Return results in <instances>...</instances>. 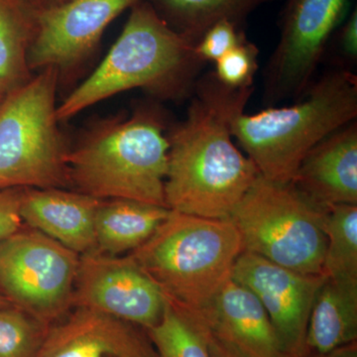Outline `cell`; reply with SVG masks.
<instances>
[{
    "instance_id": "obj_20",
    "label": "cell",
    "mask_w": 357,
    "mask_h": 357,
    "mask_svg": "<svg viewBox=\"0 0 357 357\" xmlns=\"http://www.w3.org/2000/svg\"><path fill=\"white\" fill-rule=\"evenodd\" d=\"M272 0H151L159 15L196 46L218 21L236 26L258 6Z\"/></svg>"
},
{
    "instance_id": "obj_4",
    "label": "cell",
    "mask_w": 357,
    "mask_h": 357,
    "mask_svg": "<svg viewBox=\"0 0 357 357\" xmlns=\"http://www.w3.org/2000/svg\"><path fill=\"white\" fill-rule=\"evenodd\" d=\"M243 251L230 220L171 211L142 245L128 255L158 286L173 306L203 319Z\"/></svg>"
},
{
    "instance_id": "obj_22",
    "label": "cell",
    "mask_w": 357,
    "mask_h": 357,
    "mask_svg": "<svg viewBox=\"0 0 357 357\" xmlns=\"http://www.w3.org/2000/svg\"><path fill=\"white\" fill-rule=\"evenodd\" d=\"M145 331L159 357H211L206 326L168 301L159 323Z\"/></svg>"
},
{
    "instance_id": "obj_9",
    "label": "cell",
    "mask_w": 357,
    "mask_h": 357,
    "mask_svg": "<svg viewBox=\"0 0 357 357\" xmlns=\"http://www.w3.org/2000/svg\"><path fill=\"white\" fill-rule=\"evenodd\" d=\"M347 6L349 0H287L278 44L265 70L267 102L299 98L307 91Z\"/></svg>"
},
{
    "instance_id": "obj_15",
    "label": "cell",
    "mask_w": 357,
    "mask_h": 357,
    "mask_svg": "<svg viewBox=\"0 0 357 357\" xmlns=\"http://www.w3.org/2000/svg\"><path fill=\"white\" fill-rule=\"evenodd\" d=\"M319 206L357 204V124L326 136L301 162L292 182Z\"/></svg>"
},
{
    "instance_id": "obj_10",
    "label": "cell",
    "mask_w": 357,
    "mask_h": 357,
    "mask_svg": "<svg viewBox=\"0 0 357 357\" xmlns=\"http://www.w3.org/2000/svg\"><path fill=\"white\" fill-rule=\"evenodd\" d=\"M166 303L158 286L128 255L96 249L79 255L72 309L102 312L148 330L159 323Z\"/></svg>"
},
{
    "instance_id": "obj_26",
    "label": "cell",
    "mask_w": 357,
    "mask_h": 357,
    "mask_svg": "<svg viewBox=\"0 0 357 357\" xmlns=\"http://www.w3.org/2000/svg\"><path fill=\"white\" fill-rule=\"evenodd\" d=\"M25 188L0 190V241L23 227L20 203Z\"/></svg>"
},
{
    "instance_id": "obj_32",
    "label": "cell",
    "mask_w": 357,
    "mask_h": 357,
    "mask_svg": "<svg viewBox=\"0 0 357 357\" xmlns=\"http://www.w3.org/2000/svg\"><path fill=\"white\" fill-rule=\"evenodd\" d=\"M6 93H3V91L0 89V105H1L2 100H4V98H6Z\"/></svg>"
},
{
    "instance_id": "obj_31",
    "label": "cell",
    "mask_w": 357,
    "mask_h": 357,
    "mask_svg": "<svg viewBox=\"0 0 357 357\" xmlns=\"http://www.w3.org/2000/svg\"><path fill=\"white\" fill-rule=\"evenodd\" d=\"M9 305H11L10 303H9L8 300H7L6 298L2 295V293L0 292V309H1V307L9 306Z\"/></svg>"
},
{
    "instance_id": "obj_17",
    "label": "cell",
    "mask_w": 357,
    "mask_h": 357,
    "mask_svg": "<svg viewBox=\"0 0 357 357\" xmlns=\"http://www.w3.org/2000/svg\"><path fill=\"white\" fill-rule=\"evenodd\" d=\"M357 342V280L326 277L307 323V354H326Z\"/></svg>"
},
{
    "instance_id": "obj_27",
    "label": "cell",
    "mask_w": 357,
    "mask_h": 357,
    "mask_svg": "<svg viewBox=\"0 0 357 357\" xmlns=\"http://www.w3.org/2000/svg\"><path fill=\"white\" fill-rule=\"evenodd\" d=\"M340 46L344 55L351 61L357 58V11L351 13L340 32Z\"/></svg>"
},
{
    "instance_id": "obj_19",
    "label": "cell",
    "mask_w": 357,
    "mask_h": 357,
    "mask_svg": "<svg viewBox=\"0 0 357 357\" xmlns=\"http://www.w3.org/2000/svg\"><path fill=\"white\" fill-rule=\"evenodd\" d=\"M35 30L31 6L23 0H0V89L6 95L33 77L28 53Z\"/></svg>"
},
{
    "instance_id": "obj_7",
    "label": "cell",
    "mask_w": 357,
    "mask_h": 357,
    "mask_svg": "<svg viewBox=\"0 0 357 357\" xmlns=\"http://www.w3.org/2000/svg\"><path fill=\"white\" fill-rule=\"evenodd\" d=\"M326 211L293 183L259 174L229 220L243 251L301 273L323 274Z\"/></svg>"
},
{
    "instance_id": "obj_14",
    "label": "cell",
    "mask_w": 357,
    "mask_h": 357,
    "mask_svg": "<svg viewBox=\"0 0 357 357\" xmlns=\"http://www.w3.org/2000/svg\"><path fill=\"white\" fill-rule=\"evenodd\" d=\"M201 323L213 340L238 357H287L260 301L232 278Z\"/></svg>"
},
{
    "instance_id": "obj_3",
    "label": "cell",
    "mask_w": 357,
    "mask_h": 357,
    "mask_svg": "<svg viewBox=\"0 0 357 357\" xmlns=\"http://www.w3.org/2000/svg\"><path fill=\"white\" fill-rule=\"evenodd\" d=\"M195 45L166 22L148 0L131 7L121 34L95 72L58 105L60 122L133 89L161 98L184 93L199 66Z\"/></svg>"
},
{
    "instance_id": "obj_12",
    "label": "cell",
    "mask_w": 357,
    "mask_h": 357,
    "mask_svg": "<svg viewBox=\"0 0 357 357\" xmlns=\"http://www.w3.org/2000/svg\"><path fill=\"white\" fill-rule=\"evenodd\" d=\"M231 278L260 301L286 356H306L310 314L325 275L301 273L243 251L234 264Z\"/></svg>"
},
{
    "instance_id": "obj_11",
    "label": "cell",
    "mask_w": 357,
    "mask_h": 357,
    "mask_svg": "<svg viewBox=\"0 0 357 357\" xmlns=\"http://www.w3.org/2000/svg\"><path fill=\"white\" fill-rule=\"evenodd\" d=\"M140 0H67L35 9L36 30L28 65L31 72L57 70L72 74L91 55L110 23Z\"/></svg>"
},
{
    "instance_id": "obj_16",
    "label": "cell",
    "mask_w": 357,
    "mask_h": 357,
    "mask_svg": "<svg viewBox=\"0 0 357 357\" xmlns=\"http://www.w3.org/2000/svg\"><path fill=\"white\" fill-rule=\"evenodd\" d=\"M102 199L61 188L23 190L20 217L77 255L96 250V213Z\"/></svg>"
},
{
    "instance_id": "obj_8",
    "label": "cell",
    "mask_w": 357,
    "mask_h": 357,
    "mask_svg": "<svg viewBox=\"0 0 357 357\" xmlns=\"http://www.w3.org/2000/svg\"><path fill=\"white\" fill-rule=\"evenodd\" d=\"M79 255L27 225L0 241V292L46 326L65 318Z\"/></svg>"
},
{
    "instance_id": "obj_28",
    "label": "cell",
    "mask_w": 357,
    "mask_h": 357,
    "mask_svg": "<svg viewBox=\"0 0 357 357\" xmlns=\"http://www.w3.org/2000/svg\"><path fill=\"white\" fill-rule=\"evenodd\" d=\"M303 357H357V342L338 347L326 354H307Z\"/></svg>"
},
{
    "instance_id": "obj_25",
    "label": "cell",
    "mask_w": 357,
    "mask_h": 357,
    "mask_svg": "<svg viewBox=\"0 0 357 357\" xmlns=\"http://www.w3.org/2000/svg\"><path fill=\"white\" fill-rule=\"evenodd\" d=\"M244 38L237 26L227 20L218 21L206 30L195 46V53L202 63L217 62Z\"/></svg>"
},
{
    "instance_id": "obj_6",
    "label": "cell",
    "mask_w": 357,
    "mask_h": 357,
    "mask_svg": "<svg viewBox=\"0 0 357 357\" xmlns=\"http://www.w3.org/2000/svg\"><path fill=\"white\" fill-rule=\"evenodd\" d=\"M60 77L45 68L0 105V190L70 187V144L57 115Z\"/></svg>"
},
{
    "instance_id": "obj_23",
    "label": "cell",
    "mask_w": 357,
    "mask_h": 357,
    "mask_svg": "<svg viewBox=\"0 0 357 357\" xmlns=\"http://www.w3.org/2000/svg\"><path fill=\"white\" fill-rule=\"evenodd\" d=\"M50 326L20 307L0 309V357H36Z\"/></svg>"
},
{
    "instance_id": "obj_5",
    "label": "cell",
    "mask_w": 357,
    "mask_h": 357,
    "mask_svg": "<svg viewBox=\"0 0 357 357\" xmlns=\"http://www.w3.org/2000/svg\"><path fill=\"white\" fill-rule=\"evenodd\" d=\"M298 102L241 114L231 132L262 177L291 183L307 152L357 116V79L335 68L310 84Z\"/></svg>"
},
{
    "instance_id": "obj_2",
    "label": "cell",
    "mask_w": 357,
    "mask_h": 357,
    "mask_svg": "<svg viewBox=\"0 0 357 357\" xmlns=\"http://www.w3.org/2000/svg\"><path fill=\"white\" fill-rule=\"evenodd\" d=\"M161 110L93 121L67 155L70 187L98 199H131L165 206L169 140Z\"/></svg>"
},
{
    "instance_id": "obj_29",
    "label": "cell",
    "mask_w": 357,
    "mask_h": 357,
    "mask_svg": "<svg viewBox=\"0 0 357 357\" xmlns=\"http://www.w3.org/2000/svg\"><path fill=\"white\" fill-rule=\"evenodd\" d=\"M208 351H210L211 357H238L236 354L227 351V349L218 344L217 340L208 335Z\"/></svg>"
},
{
    "instance_id": "obj_13",
    "label": "cell",
    "mask_w": 357,
    "mask_h": 357,
    "mask_svg": "<svg viewBox=\"0 0 357 357\" xmlns=\"http://www.w3.org/2000/svg\"><path fill=\"white\" fill-rule=\"evenodd\" d=\"M36 357L159 356L144 328L76 307L50 326Z\"/></svg>"
},
{
    "instance_id": "obj_1",
    "label": "cell",
    "mask_w": 357,
    "mask_h": 357,
    "mask_svg": "<svg viewBox=\"0 0 357 357\" xmlns=\"http://www.w3.org/2000/svg\"><path fill=\"white\" fill-rule=\"evenodd\" d=\"M251 95L252 86L229 88L213 72L197 84L187 116L167 133L169 210L229 220L259 176L252 160L232 139V121L243 114Z\"/></svg>"
},
{
    "instance_id": "obj_30",
    "label": "cell",
    "mask_w": 357,
    "mask_h": 357,
    "mask_svg": "<svg viewBox=\"0 0 357 357\" xmlns=\"http://www.w3.org/2000/svg\"><path fill=\"white\" fill-rule=\"evenodd\" d=\"M65 1L67 0H28V3L34 9H41L57 6V4L63 3Z\"/></svg>"
},
{
    "instance_id": "obj_18",
    "label": "cell",
    "mask_w": 357,
    "mask_h": 357,
    "mask_svg": "<svg viewBox=\"0 0 357 357\" xmlns=\"http://www.w3.org/2000/svg\"><path fill=\"white\" fill-rule=\"evenodd\" d=\"M169 213L165 206L131 199H102L96 213V249L105 255H128L151 237Z\"/></svg>"
},
{
    "instance_id": "obj_33",
    "label": "cell",
    "mask_w": 357,
    "mask_h": 357,
    "mask_svg": "<svg viewBox=\"0 0 357 357\" xmlns=\"http://www.w3.org/2000/svg\"><path fill=\"white\" fill-rule=\"evenodd\" d=\"M23 1H25L26 3H28V0H23ZM28 4H29V3H28ZM29 6H30V4H29Z\"/></svg>"
},
{
    "instance_id": "obj_24",
    "label": "cell",
    "mask_w": 357,
    "mask_h": 357,
    "mask_svg": "<svg viewBox=\"0 0 357 357\" xmlns=\"http://www.w3.org/2000/svg\"><path fill=\"white\" fill-rule=\"evenodd\" d=\"M258 53L257 47L244 37L231 51L215 62L213 74L229 88H251L258 68Z\"/></svg>"
},
{
    "instance_id": "obj_21",
    "label": "cell",
    "mask_w": 357,
    "mask_h": 357,
    "mask_svg": "<svg viewBox=\"0 0 357 357\" xmlns=\"http://www.w3.org/2000/svg\"><path fill=\"white\" fill-rule=\"evenodd\" d=\"M325 234L323 274L331 278L357 280V204L328 206Z\"/></svg>"
}]
</instances>
